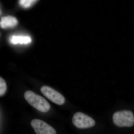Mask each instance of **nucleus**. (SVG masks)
Segmentation results:
<instances>
[{
    "label": "nucleus",
    "mask_w": 134,
    "mask_h": 134,
    "mask_svg": "<svg viewBox=\"0 0 134 134\" xmlns=\"http://www.w3.org/2000/svg\"><path fill=\"white\" fill-rule=\"evenodd\" d=\"M31 38L27 36H13L11 38V41L14 44H27L31 41Z\"/></svg>",
    "instance_id": "7"
},
{
    "label": "nucleus",
    "mask_w": 134,
    "mask_h": 134,
    "mask_svg": "<svg viewBox=\"0 0 134 134\" xmlns=\"http://www.w3.org/2000/svg\"><path fill=\"white\" fill-rule=\"evenodd\" d=\"M18 24V21L14 17L8 16L2 17L0 21V26L2 29L13 28Z\"/></svg>",
    "instance_id": "6"
},
{
    "label": "nucleus",
    "mask_w": 134,
    "mask_h": 134,
    "mask_svg": "<svg viewBox=\"0 0 134 134\" xmlns=\"http://www.w3.org/2000/svg\"><path fill=\"white\" fill-rule=\"evenodd\" d=\"M72 122L75 126L80 129L92 127L96 124L92 118L81 112L75 114L72 118Z\"/></svg>",
    "instance_id": "3"
},
{
    "label": "nucleus",
    "mask_w": 134,
    "mask_h": 134,
    "mask_svg": "<svg viewBox=\"0 0 134 134\" xmlns=\"http://www.w3.org/2000/svg\"><path fill=\"white\" fill-rule=\"evenodd\" d=\"M40 91L47 98L56 104L61 105L65 103V97L61 94L51 87L43 86L41 87Z\"/></svg>",
    "instance_id": "4"
},
{
    "label": "nucleus",
    "mask_w": 134,
    "mask_h": 134,
    "mask_svg": "<svg viewBox=\"0 0 134 134\" xmlns=\"http://www.w3.org/2000/svg\"><path fill=\"white\" fill-rule=\"evenodd\" d=\"M7 90V83L5 80L0 76V97L3 96L5 94Z\"/></svg>",
    "instance_id": "9"
},
{
    "label": "nucleus",
    "mask_w": 134,
    "mask_h": 134,
    "mask_svg": "<svg viewBox=\"0 0 134 134\" xmlns=\"http://www.w3.org/2000/svg\"><path fill=\"white\" fill-rule=\"evenodd\" d=\"M37 0H19V4L22 7L27 8L33 5Z\"/></svg>",
    "instance_id": "8"
},
{
    "label": "nucleus",
    "mask_w": 134,
    "mask_h": 134,
    "mask_svg": "<svg viewBox=\"0 0 134 134\" xmlns=\"http://www.w3.org/2000/svg\"><path fill=\"white\" fill-rule=\"evenodd\" d=\"M31 125L37 134H56L55 129L42 120L35 119L31 122Z\"/></svg>",
    "instance_id": "5"
},
{
    "label": "nucleus",
    "mask_w": 134,
    "mask_h": 134,
    "mask_svg": "<svg viewBox=\"0 0 134 134\" xmlns=\"http://www.w3.org/2000/svg\"><path fill=\"white\" fill-rule=\"evenodd\" d=\"M24 98L32 106L41 112H48L50 108V105L45 99L42 96L37 95L31 91L25 92Z\"/></svg>",
    "instance_id": "1"
},
{
    "label": "nucleus",
    "mask_w": 134,
    "mask_h": 134,
    "mask_svg": "<svg viewBox=\"0 0 134 134\" xmlns=\"http://www.w3.org/2000/svg\"><path fill=\"white\" fill-rule=\"evenodd\" d=\"M113 121L119 127H131L134 125L133 114L129 110L119 111L114 114Z\"/></svg>",
    "instance_id": "2"
}]
</instances>
